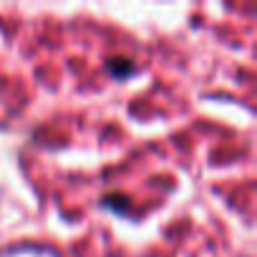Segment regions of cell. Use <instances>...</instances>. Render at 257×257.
Returning a JSON list of instances; mask_svg holds the SVG:
<instances>
[{"label": "cell", "instance_id": "6da1fadb", "mask_svg": "<svg viewBox=\"0 0 257 257\" xmlns=\"http://www.w3.org/2000/svg\"><path fill=\"white\" fill-rule=\"evenodd\" d=\"M106 71L113 76V78H128L134 71H137V66H134V61H128V58H123V56H118V58H108L106 61Z\"/></svg>", "mask_w": 257, "mask_h": 257}, {"label": "cell", "instance_id": "7a4b0ae2", "mask_svg": "<svg viewBox=\"0 0 257 257\" xmlns=\"http://www.w3.org/2000/svg\"><path fill=\"white\" fill-rule=\"evenodd\" d=\"M101 207L113 209V212H118V214H126L128 209H132V202H128L126 194H106V197L101 199Z\"/></svg>", "mask_w": 257, "mask_h": 257}]
</instances>
